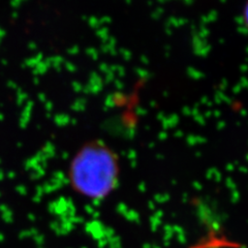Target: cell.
Returning a JSON list of instances; mask_svg holds the SVG:
<instances>
[{
	"label": "cell",
	"mask_w": 248,
	"mask_h": 248,
	"mask_svg": "<svg viewBox=\"0 0 248 248\" xmlns=\"http://www.w3.org/2000/svg\"><path fill=\"white\" fill-rule=\"evenodd\" d=\"M107 168L103 158L92 150H84L74 160L71 180L76 190L88 197H98L107 188Z\"/></svg>",
	"instance_id": "1"
},
{
	"label": "cell",
	"mask_w": 248,
	"mask_h": 248,
	"mask_svg": "<svg viewBox=\"0 0 248 248\" xmlns=\"http://www.w3.org/2000/svg\"><path fill=\"white\" fill-rule=\"evenodd\" d=\"M179 1H190V0H179Z\"/></svg>",
	"instance_id": "2"
}]
</instances>
